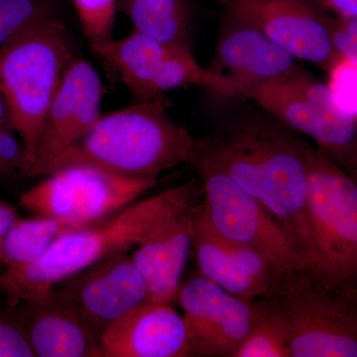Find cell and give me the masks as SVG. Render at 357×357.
<instances>
[{
  "mask_svg": "<svg viewBox=\"0 0 357 357\" xmlns=\"http://www.w3.org/2000/svg\"><path fill=\"white\" fill-rule=\"evenodd\" d=\"M307 144L273 117H245L197 139L190 164H204L225 174L255 198L285 230L311 267Z\"/></svg>",
  "mask_w": 357,
  "mask_h": 357,
  "instance_id": "1",
  "label": "cell"
},
{
  "mask_svg": "<svg viewBox=\"0 0 357 357\" xmlns=\"http://www.w3.org/2000/svg\"><path fill=\"white\" fill-rule=\"evenodd\" d=\"M203 199L201 181L192 178L70 230L34 262L7 267L0 274V293L11 307L39 299L68 277L110 256L128 252L155 229Z\"/></svg>",
  "mask_w": 357,
  "mask_h": 357,
  "instance_id": "2",
  "label": "cell"
},
{
  "mask_svg": "<svg viewBox=\"0 0 357 357\" xmlns=\"http://www.w3.org/2000/svg\"><path fill=\"white\" fill-rule=\"evenodd\" d=\"M162 96L100 115L88 132L56 157L45 176L70 167H88L131 178L154 181L160 174L191 163L197 139L171 119Z\"/></svg>",
  "mask_w": 357,
  "mask_h": 357,
  "instance_id": "3",
  "label": "cell"
},
{
  "mask_svg": "<svg viewBox=\"0 0 357 357\" xmlns=\"http://www.w3.org/2000/svg\"><path fill=\"white\" fill-rule=\"evenodd\" d=\"M75 55L59 16L33 25L0 47V95L31 165L45 114Z\"/></svg>",
  "mask_w": 357,
  "mask_h": 357,
  "instance_id": "4",
  "label": "cell"
},
{
  "mask_svg": "<svg viewBox=\"0 0 357 357\" xmlns=\"http://www.w3.org/2000/svg\"><path fill=\"white\" fill-rule=\"evenodd\" d=\"M262 300L285 319L292 357H357V291L292 268Z\"/></svg>",
  "mask_w": 357,
  "mask_h": 357,
  "instance_id": "5",
  "label": "cell"
},
{
  "mask_svg": "<svg viewBox=\"0 0 357 357\" xmlns=\"http://www.w3.org/2000/svg\"><path fill=\"white\" fill-rule=\"evenodd\" d=\"M306 171L311 269L357 291V182L310 144Z\"/></svg>",
  "mask_w": 357,
  "mask_h": 357,
  "instance_id": "6",
  "label": "cell"
},
{
  "mask_svg": "<svg viewBox=\"0 0 357 357\" xmlns=\"http://www.w3.org/2000/svg\"><path fill=\"white\" fill-rule=\"evenodd\" d=\"M119 77L134 102L154 100L173 89L196 86L229 98H248L234 77L218 74L197 62L192 51L161 43L131 30L109 43L91 47Z\"/></svg>",
  "mask_w": 357,
  "mask_h": 357,
  "instance_id": "7",
  "label": "cell"
},
{
  "mask_svg": "<svg viewBox=\"0 0 357 357\" xmlns=\"http://www.w3.org/2000/svg\"><path fill=\"white\" fill-rule=\"evenodd\" d=\"M250 98L276 121L311 138L357 182V121L335 109L326 84L297 66L258 86Z\"/></svg>",
  "mask_w": 357,
  "mask_h": 357,
  "instance_id": "8",
  "label": "cell"
},
{
  "mask_svg": "<svg viewBox=\"0 0 357 357\" xmlns=\"http://www.w3.org/2000/svg\"><path fill=\"white\" fill-rule=\"evenodd\" d=\"M190 165L203 185L211 225L223 238L257 251L276 276L292 268L310 267L285 230L255 198L225 174L202 163Z\"/></svg>",
  "mask_w": 357,
  "mask_h": 357,
  "instance_id": "9",
  "label": "cell"
},
{
  "mask_svg": "<svg viewBox=\"0 0 357 357\" xmlns=\"http://www.w3.org/2000/svg\"><path fill=\"white\" fill-rule=\"evenodd\" d=\"M45 177L21 195L20 206L32 217L58 218L75 227L121 210L157 183L117 177L88 167L61 169Z\"/></svg>",
  "mask_w": 357,
  "mask_h": 357,
  "instance_id": "10",
  "label": "cell"
},
{
  "mask_svg": "<svg viewBox=\"0 0 357 357\" xmlns=\"http://www.w3.org/2000/svg\"><path fill=\"white\" fill-rule=\"evenodd\" d=\"M190 357H234L257 317L259 302L236 297L201 273L181 285Z\"/></svg>",
  "mask_w": 357,
  "mask_h": 357,
  "instance_id": "11",
  "label": "cell"
},
{
  "mask_svg": "<svg viewBox=\"0 0 357 357\" xmlns=\"http://www.w3.org/2000/svg\"><path fill=\"white\" fill-rule=\"evenodd\" d=\"M102 98L98 70L75 55L45 114L27 178L43 177L51 162L93 128L102 115Z\"/></svg>",
  "mask_w": 357,
  "mask_h": 357,
  "instance_id": "12",
  "label": "cell"
},
{
  "mask_svg": "<svg viewBox=\"0 0 357 357\" xmlns=\"http://www.w3.org/2000/svg\"><path fill=\"white\" fill-rule=\"evenodd\" d=\"M98 337L124 314L147 302L144 280L128 252L96 262L54 287Z\"/></svg>",
  "mask_w": 357,
  "mask_h": 357,
  "instance_id": "13",
  "label": "cell"
},
{
  "mask_svg": "<svg viewBox=\"0 0 357 357\" xmlns=\"http://www.w3.org/2000/svg\"><path fill=\"white\" fill-rule=\"evenodd\" d=\"M223 6L296 59L328 70L340 56L323 11L309 0H227Z\"/></svg>",
  "mask_w": 357,
  "mask_h": 357,
  "instance_id": "14",
  "label": "cell"
},
{
  "mask_svg": "<svg viewBox=\"0 0 357 357\" xmlns=\"http://www.w3.org/2000/svg\"><path fill=\"white\" fill-rule=\"evenodd\" d=\"M192 250L199 273L223 290L248 301L264 299L274 270L260 253L223 238L211 225L204 199L195 206Z\"/></svg>",
  "mask_w": 357,
  "mask_h": 357,
  "instance_id": "15",
  "label": "cell"
},
{
  "mask_svg": "<svg viewBox=\"0 0 357 357\" xmlns=\"http://www.w3.org/2000/svg\"><path fill=\"white\" fill-rule=\"evenodd\" d=\"M102 357H190L184 317L170 304L145 302L100 337Z\"/></svg>",
  "mask_w": 357,
  "mask_h": 357,
  "instance_id": "16",
  "label": "cell"
},
{
  "mask_svg": "<svg viewBox=\"0 0 357 357\" xmlns=\"http://www.w3.org/2000/svg\"><path fill=\"white\" fill-rule=\"evenodd\" d=\"M296 60L261 30L227 13L210 69L234 77L250 98L258 86L297 67Z\"/></svg>",
  "mask_w": 357,
  "mask_h": 357,
  "instance_id": "17",
  "label": "cell"
},
{
  "mask_svg": "<svg viewBox=\"0 0 357 357\" xmlns=\"http://www.w3.org/2000/svg\"><path fill=\"white\" fill-rule=\"evenodd\" d=\"M24 304L21 325L39 357H102L95 330L56 289Z\"/></svg>",
  "mask_w": 357,
  "mask_h": 357,
  "instance_id": "18",
  "label": "cell"
},
{
  "mask_svg": "<svg viewBox=\"0 0 357 357\" xmlns=\"http://www.w3.org/2000/svg\"><path fill=\"white\" fill-rule=\"evenodd\" d=\"M195 206L152 231L131 255L146 286L147 302L171 304L177 297L192 250Z\"/></svg>",
  "mask_w": 357,
  "mask_h": 357,
  "instance_id": "19",
  "label": "cell"
},
{
  "mask_svg": "<svg viewBox=\"0 0 357 357\" xmlns=\"http://www.w3.org/2000/svg\"><path fill=\"white\" fill-rule=\"evenodd\" d=\"M133 31L192 51V11L187 0H117Z\"/></svg>",
  "mask_w": 357,
  "mask_h": 357,
  "instance_id": "20",
  "label": "cell"
},
{
  "mask_svg": "<svg viewBox=\"0 0 357 357\" xmlns=\"http://www.w3.org/2000/svg\"><path fill=\"white\" fill-rule=\"evenodd\" d=\"M79 227L54 218H16L4 238L6 267L34 262L56 239Z\"/></svg>",
  "mask_w": 357,
  "mask_h": 357,
  "instance_id": "21",
  "label": "cell"
},
{
  "mask_svg": "<svg viewBox=\"0 0 357 357\" xmlns=\"http://www.w3.org/2000/svg\"><path fill=\"white\" fill-rule=\"evenodd\" d=\"M258 302L255 325L234 357H292L285 319L264 300Z\"/></svg>",
  "mask_w": 357,
  "mask_h": 357,
  "instance_id": "22",
  "label": "cell"
},
{
  "mask_svg": "<svg viewBox=\"0 0 357 357\" xmlns=\"http://www.w3.org/2000/svg\"><path fill=\"white\" fill-rule=\"evenodd\" d=\"M58 16L48 0H0V47L28 28Z\"/></svg>",
  "mask_w": 357,
  "mask_h": 357,
  "instance_id": "23",
  "label": "cell"
},
{
  "mask_svg": "<svg viewBox=\"0 0 357 357\" xmlns=\"http://www.w3.org/2000/svg\"><path fill=\"white\" fill-rule=\"evenodd\" d=\"M84 35L89 46H98L114 40L117 0H73Z\"/></svg>",
  "mask_w": 357,
  "mask_h": 357,
  "instance_id": "24",
  "label": "cell"
},
{
  "mask_svg": "<svg viewBox=\"0 0 357 357\" xmlns=\"http://www.w3.org/2000/svg\"><path fill=\"white\" fill-rule=\"evenodd\" d=\"M30 167L24 145L13 128L6 100L0 95V178H27Z\"/></svg>",
  "mask_w": 357,
  "mask_h": 357,
  "instance_id": "25",
  "label": "cell"
},
{
  "mask_svg": "<svg viewBox=\"0 0 357 357\" xmlns=\"http://www.w3.org/2000/svg\"><path fill=\"white\" fill-rule=\"evenodd\" d=\"M326 72V86L335 109L357 121V63L340 55Z\"/></svg>",
  "mask_w": 357,
  "mask_h": 357,
  "instance_id": "26",
  "label": "cell"
},
{
  "mask_svg": "<svg viewBox=\"0 0 357 357\" xmlns=\"http://www.w3.org/2000/svg\"><path fill=\"white\" fill-rule=\"evenodd\" d=\"M29 337L21 323L0 316V357H34Z\"/></svg>",
  "mask_w": 357,
  "mask_h": 357,
  "instance_id": "27",
  "label": "cell"
},
{
  "mask_svg": "<svg viewBox=\"0 0 357 357\" xmlns=\"http://www.w3.org/2000/svg\"><path fill=\"white\" fill-rule=\"evenodd\" d=\"M323 16L338 54L357 63V20Z\"/></svg>",
  "mask_w": 357,
  "mask_h": 357,
  "instance_id": "28",
  "label": "cell"
},
{
  "mask_svg": "<svg viewBox=\"0 0 357 357\" xmlns=\"http://www.w3.org/2000/svg\"><path fill=\"white\" fill-rule=\"evenodd\" d=\"M323 11H330L337 17L357 20V0H309Z\"/></svg>",
  "mask_w": 357,
  "mask_h": 357,
  "instance_id": "29",
  "label": "cell"
},
{
  "mask_svg": "<svg viewBox=\"0 0 357 357\" xmlns=\"http://www.w3.org/2000/svg\"><path fill=\"white\" fill-rule=\"evenodd\" d=\"M17 218V213L13 206L0 199V263L4 265H6V257L3 253L4 238Z\"/></svg>",
  "mask_w": 357,
  "mask_h": 357,
  "instance_id": "30",
  "label": "cell"
},
{
  "mask_svg": "<svg viewBox=\"0 0 357 357\" xmlns=\"http://www.w3.org/2000/svg\"><path fill=\"white\" fill-rule=\"evenodd\" d=\"M218 2H220V3H222V6H225V2L227 1V0H217Z\"/></svg>",
  "mask_w": 357,
  "mask_h": 357,
  "instance_id": "31",
  "label": "cell"
}]
</instances>
